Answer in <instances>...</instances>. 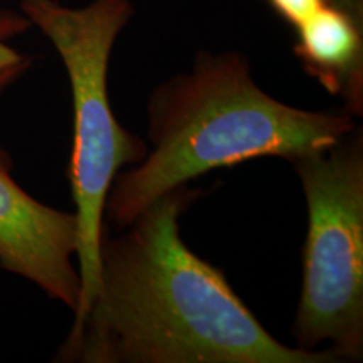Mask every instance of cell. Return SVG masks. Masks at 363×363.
<instances>
[{"label": "cell", "mask_w": 363, "mask_h": 363, "mask_svg": "<svg viewBox=\"0 0 363 363\" xmlns=\"http://www.w3.org/2000/svg\"><path fill=\"white\" fill-rule=\"evenodd\" d=\"M187 185L140 212L125 233L104 225L99 284L59 362L84 363H328L331 350L286 347L267 333L224 272L180 238L194 202Z\"/></svg>", "instance_id": "obj_1"}, {"label": "cell", "mask_w": 363, "mask_h": 363, "mask_svg": "<svg viewBox=\"0 0 363 363\" xmlns=\"http://www.w3.org/2000/svg\"><path fill=\"white\" fill-rule=\"evenodd\" d=\"M353 130L355 116L347 110L306 111L269 96L242 54L202 51L189 72L153 89V150L116 175L104 212L123 229L162 195L207 172L264 157L294 162L333 147Z\"/></svg>", "instance_id": "obj_2"}, {"label": "cell", "mask_w": 363, "mask_h": 363, "mask_svg": "<svg viewBox=\"0 0 363 363\" xmlns=\"http://www.w3.org/2000/svg\"><path fill=\"white\" fill-rule=\"evenodd\" d=\"M21 12L51 40L71 83L74 138L69 182L78 217L81 278L76 328L98 293L108 192L125 165H136L148 153L138 136L118 123L108 98L110 57L118 35L133 17V6L130 0H93L83 7H67L59 0H21Z\"/></svg>", "instance_id": "obj_3"}, {"label": "cell", "mask_w": 363, "mask_h": 363, "mask_svg": "<svg viewBox=\"0 0 363 363\" xmlns=\"http://www.w3.org/2000/svg\"><path fill=\"white\" fill-rule=\"evenodd\" d=\"M308 203L303 286L294 320L298 348L330 343L337 358L363 355V138L291 162Z\"/></svg>", "instance_id": "obj_4"}, {"label": "cell", "mask_w": 363, "mask_h": 363, "mask_svg": "<svg viewBox=\"0 0 363 363\" xmlns=\"http://www.w3.org/2000/svg\"><path fill=\"white\" fill-rule=\"evenodd\" d=\"M0 148V267L29 279L74 313L81 298L79 229L74 212L35 201L13 180Z\"/></svg>", "instance_id": "obj_5"}, {"label": "cell", "mask_w": 363, "mask_h": 363, "mask_svg": "<svg viewBox=\"0 0 363 363\" xmlns=\"http://www.w3.org/2000/svg\"><path fill=\"white\" fill-rule=\"evenodd\" d=\"M294 54L311 78L363 113V0H323L296 29Z\"/></svg>", "instance_id": "obj_6"}, {"label": "cell", "mask_w": 363, "mask_h": 363, "mask_svg": "<svg viewBox=\"0 0 363 363\" xmlns=\"http://www.w3.org/2000/svg\"><path fill=\"white\" fill-rule=\"evenodd\" d=\"M264 2L281 21L296 29L321 7L323 0H264Z\"/></svg>", "instance_id": "obj_7"}, {"label": "cell", "mask_w": 363, "mask_h": 363, "mask_svg": "<svg viewBox=\"0 0 363 363\" xmlns=\"http://www.w3.org/2000/svg\"><path fill=\"white\" fill-rule=\"evenodd\" d=\"M30 65H33V59L17 52L7 44V40L0 39V91L21 78Z\"/></svg>", "instance_id": "obj_8"}, {"label": "cell", "mask_w": 363, "mask_h": 363, "mask_svg": "<svg viewBox=\"0 0 363 363\" xmlns=\"http://www.w3.org/2000/svg\"><path fill=\"white\" fill-rule=\"evenodd\" d=\"M30 27V22L24 13L12 11H0V39L9 40L16 35L26 33Z\"/></svg>", "instance_id": "obj_9"}]
</instances>
